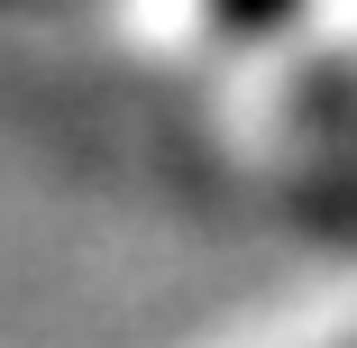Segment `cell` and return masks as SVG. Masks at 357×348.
Wrapping results in <instances>:
<instances>
[{"label": "cell", "mask_w": 357, "mask_h": 348, "mask_svg": "<svg viewBox=\"0 0 357 348\" xmlns=\"http://www.w3.org/2000/svg\"><path fill=\"white\" fill-rule=\"evenodd\" d=\"M294 10H303V0H220V19H229L238 37H266V28H284Z\"/></svg>", "instance_id": "cell-2"}, {"label": "cell", "mask_w": 357, "mask_h": 348, "mask_svg": "<svg viewBox=\"0 0 357 348\" xmlns=\"http://www.w3.org/2000/svg\"><path fill=\"white\" fill-rule=\"evenodd\" d=\"M312 119L339 137V147H357V74H339V83H321L312 92Z\"/></svg>", "instance_id": "cell-1"}]
</instances>
